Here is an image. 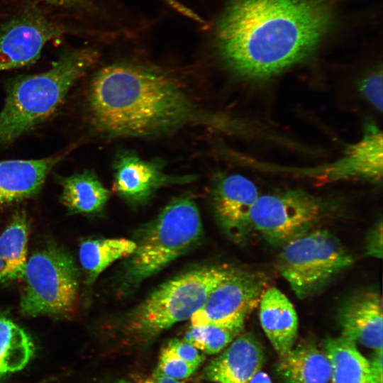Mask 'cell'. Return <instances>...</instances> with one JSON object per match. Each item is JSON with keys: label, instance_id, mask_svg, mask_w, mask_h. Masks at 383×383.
Returning a JSON list of instances; mask_svg holds the SVG:
<instances>
[{"label": "cell", "instance_id": "obj_31", "mask_svg": "<svg viewBox=\"0 0 383 383\" xmlns=\"http://www.w3.org/2000/svg\"><path fill=\"white\" fill-rule=\"evenodd\" d=\"M249 383H272V382L267 373L259 371Z\"/></svg>", "mask_w": 383, "mask_h": 383}, {"label": "cell", "instance_id": "obj_29", "mask_svg": "<svg viewBox=\"0 0 383 383\" xmlns=\"http://www.w3.org/2000/svg\"><path fill=\"white\" fill-rule=\"evenodd\" d=\"M367 255L381 258L382 256V224L380 221L367 236L366 244Z\"/></svg>", "mask_w": 383, "mask_h": 383}, {"label": "cell", "instance_id": "obj_23", "mask_svg": "<svg viewBox=\"0 0 383 383\" xmlns=\"http://www.w3.org/2000/svg\"><path fill=\"white\" fill-rule=\"evenodd\" d=\"M34 351L30 335L11 320L0 316V377L23 369Z\"/></svg>", "mask_w": 383, "mask_h": 383}, {"label": "cell", "instance_id": "obj_10", "mask_svg": "<svg viewBox=\"0 0 383 383\" xmlns=\"http://www.w3.org/2000/svg\"><path fill=\"white\" fill-rule=\"evenodd\" d=\"M38 9H28L0 28V71L35 62L50 41L70 32Z\"/></svg>", "mask_w": 383, "mask_h": 383}, {"label": "cell", "instance_id": "obj_16", "mask_svg": "<svg viewBox=\"0 0 383 383\" xmlns=\"http://www.w3.org/2000/svg\"><path fill=\"white\" fill-rule=\"evenodd\" d=\"M56 155L37 160L0 161V205L36 194L50 170L62 159Z\"/></svg>", "mask_w": 383, "mask_h": 383}, {"label": "cell", "instance_id": "obj_4", "mask_svg": "<svg viewBox=\"0 0 383 383\" xmlns=\"http://www.w3.org/2000/svg\"><path fill=\"white\" fill-rule=\"evenodd\" d=\"M203 227L199 209L189 197L172 200L141 233L126 266V278L136 284L158 273L197 244Z\"/></svg>", "mask_w": 383, "mask_h": 383}, {"label": "cell", "instance_id": "obj_24", "mask_svg": "<svg viewBox=\"0 0 383 383\" xmlns=\"http://www.w3.org/2000/svg\"><path fill=\"white\" fill-rule=\"evenodd\" d=\"M243 331V328L219 325L191 326L183 340L209 355L221 353Z\"/></svg>", "mask_w": 383, "mask_h": 383}, {"label": "cell", "instance_id": "obj_30", "mask_svg": "<svg viewBox=\"0 0 383 383\" xmlns=\"http://www.w3.org/2000/svg\"><path fill=\"white\" fill-rule=\"evenodd\" d=\"M144 383H182L177 379L155 372L151 377L148 378Z\"/></svg>", "mask_w": 383, "mask_h": 383}, {"label": "cell", "instance_id": "obj_5", "mask_svg": "<svg viewBox=\"0 0 383 383\" xmlns=\"http://www.w3.org/2000/svg\"><path fill=\"white\" fill-rule=\"evenodd\" d=\"M232 268L225 265L199 267L162 283L128 314V329L143 337H152L190 318Z\"/></svg>", "mask_w": 383, "mask_h": 383}, {"label": "cell", "instance_id": "obj_18", "mask_svg": "<svg viewBox=\"0 0 383 383\" xmlns=\"http://www.w3.org/2000/svg\"><path fill=\"white\" fill-rule=\"evenodd\" d=\"M324 353L331 363V383H382L355 343L343 336L330 338L325 342Z\"/></svg>", "mask_w": 383, "mask_h": 383}, {"label": "cell", "instance_id": "obj_25", "mask_svg": "<svg viewBox=\"0 0 383 383\" xmlns=\"http://www.w3.org/2000/svg\"><path fill=\"white\" fill-rule=\"evenodd\" d=\"M197 368L162 349L156 372L179 380L190 377Z\"/></svg>", "mask_w": 383, "mask_h": 383}, {"label": "cell", "instance_id": "obj_7", "mask_svg": "<svg viewBox=\"0 0 383 383\" xmlns=\"http://www.w3.org/2000/svg\"><path fill=\"white\" fill-rule=\"evenodd\" d=\"M353 262V257L336 237L326 230H315L284 243L277 264L296 295L304 299Z\"/></svg>", "mask_w": 383, "mask_h": 383}, {"label": "cell", "instance_id": "obj_21", "mask_svg": "<svg viewBox=\"0 0 383 383\" xmlns=\"http://www.w3.org/2000/svg\"><path fill=\"white\" fill-rule=\"evenodd\" d=\"M136 248V243L127 238H99L82 242L79 259L89 283L115 261L129 257Z\"/></svg>", "mask_w": 383, "mask_h": 383}, {"label": "cell", "instance_id": "obj_28", "mask_svg": "<svg viewBox=\"0 0 383 383\" xmlns=\"http://www.w3.org/2000/svg\"><path fill=\"white\" fill-rule=\"evenodd\" d=\"M46 7L69 12L77 11L87 8L91 0H35Z\"/></svg>", "mask_w": 383, "mask_h": 383}, {"label": "cell", "instance_id": "obj_12", "mask_svg": "<svg viewBox=\"0 0 383 383\" xmlns=\"http://www.w3.org/2000/svg\"><path fill=\"white\" fill-rule=\"evenodd\" d=\"M382 132L376 126H366L362 138L348 145L341 157L330 164L302 170H292L324 182L360 179L380 182L382 179Z\"/></svg>", "mask_w": 383, "mask_h": 383}, {"label": "cell", "instance_id": "obj_22", "mask_svg": "<svg viewBox=\"0 0 383 383\" xmlns=\"http://www.w3.org/2000/svg\"><path fill=\"white\" fill-rule=\"evenodd\" d=\"M28 230L23 214L16 215L0 235V258L4 269L2 282L23 278L27 262Z\"/></svg>", "mask_w": 383, "mask_h": 383}, {"label": "cell", "instance_id": "obj_33", "mask_svg": "<svg viewBox=\"0 0 383 383\" xmlns=\"http://www.w3.org/2000/svg\"><path fill=\"white\" fill-rule=\"evenodd\" d=\"M114 383H131V382L126 380H119V381L115 382Z\"/></svg>", "mask_w": 383, "mask_h": 383}, {"label": "cell", "instance_id": "obj_13", "mask_svg": "<svg viewBox=\"0 0 383 383\" xmlns=\"http://www.w3.org/2000/svg\"><path fill=\"white\" fill-rule=\"evenodd\" d=\"M260 194L256 185L238 174H223L216 179L212 206L219 223L229 235L240 239L251 230L250 213Z\"/></svg>", "mask_w": 383, "mask_h": 383}, {"label": "cell", "instance_id": "obj_9", "mask_svg": "<svg viewBox=\"0 0 383 383\" xmlns=\"http://www.w3.org/2000/svg\"><path fill=\"white\" fill-rule=\"evenodd\" d=\"M265 286L263 274L233 267L191 316L190 326L213 324L243 328L246 318L259 304Z\"/></svg>", "mask_w": 383, "mask_h": 383}, {"label": "cell", "instance_id": "obj_6", "mask_svg": "<svg viewBox=\"0 0 383 383\" xmlns=\"http://www.w3.org/2000/svg\"><path fill=\"white\" fill-rule=\"evenodd\" d=\"M23 278L20 309L24 315L65 316L76 310L79 272L64 250L50 246L33 253L27 260Z\"/></svg>", "mask_w": 383, "mask_h": 383}, {"label": "cell", "instance_id": "obj_20", "mask_svg": "<svg viewBox=\"0 0 383 383\" xmlns=\"http://www.w3.org/2000/svg\"><path fill=\"white\" fill-rule=\"evenodd\" d=\"M62 190L61 200L72 213L95 214L105 207L109 192L91 170L75 173L59 180Z\"/></svg>", "mask_w": 383, "mask_h": 383}, {"label": "cell", "instance_id": "obj_26", "mask_svg": "<svg viewBox=\"0 0 383 383\" xmlns=\"http://www.w3.org/2000/svg\"><path fill=\"white\" fill-rule=\"evenodd\" d=\"M382 72L376 71L362 79L359 91L374 108L382 111Z\"/></svg>", "mask_w": 383, "mask_h": 383}, {"label": "cell", "instance_id": "obj_14", "mask_svg": "<svg viewBox=\"0 0 383 383\" xmlns=\"http://www.w3.org/2000/svg\"><path fill=\"white\" fill-rule=\"evenodd\" d=\"M382 298L377 292H363L350 297L338 312L341 336L375 351L382 350Z\"/></svg>", "mask_w": 383, "mask_h": 383}, {"label": "cell", "instance_id": "obj_2", "mask_svg": "<svg viewBox=\"0 0 383 383\" xmlns=\"http://www.w3.org/2000/svg\"><path fill=\"white\" fill-rule=\"evenodd\" d=\"M91 121L111 138H146L200 126L225 130V118L208 111L167 72L115 63L94 77L88 94Z\"/></svg>", "mask_w": 383, "mask_h": 383}, {"label": "cell", "instance_id": "obj_32", "mask_svg": "<svg viewBox=\"0 0 383 383\" xmlns=\"http://www.w3.org/2000/svg\"><path fill=\"white\" fill-rule=\"evenodd\" d=\"M4 262H3V261H2V260H1V258H0V274H1V272H2V270H3V269H4Z\"/></svg>", "mask_w": 383, "mask_h": 383}, {"label": "cell", "instance_id": "obj_27", "mask_svg": "<svg viewBox=\"0 0 383 383\" xmlns=\"http://www.w3.org/2000/svg\"><path fill=\"white\" fill-rule=\"evenodd\" d=\"M162 349L197 367L204 360V355L199 350L183 339H172Z\"/></svg>", "mask_w": 383, "mask_h": 383}, {"label": "cell", "instance_id": "obj_3", "mask_svg": "<svg viewBox=\"0 0 383 383\" xmlns=\"http://www.w3.org/2000/svg\"><path fill=\"white\" fill-rule=\"evenodd\" d=\"M98 57L91 48L65 50L49 70L13 80L0 111V148L52 116Z\"/></svg>", "mask_w": 383, "mask_h": 383}, {"label": "cell", "instance_id": "obj_8", "mask_svg": "<svg viewBox=\"0 0 383 383\" xmlns=\"http://www.w3.org/2000/svg\"><path fill=\"white\" fill-rule=\"evenodd\" d=\"M327 206L301 189L260 195L251 211V228L271 243L284 244L309 231L324 216Z\"/></svg>", "mask_w": 383, "mask_h": 383}, {"label": "cell", "instance_id": "obj_17", "mask_svg": "<svg viewBox=\"0 0 383 383\" xmlns=\"http://www.w3.org/2000/svg\"><path fill=\"white\" fill-rule=\"evenodd\" d=\"M261 326L279 356L294 345L298 317L289 299L276 287L264 291L259 302Z\"/></svg>", "mask_w": 383, "mask_h": 383}, {"label": "cell", "instance_id": "obj_11", "mask_svg": "<svg viewBox=\"0 0 383 383\" xmlns=\"http://www.w3.org/2000/svg\"><path fill=\"white\" fill-rule=\"evenodd\" d=\"M113 170L114 191L133 205L145 203L163 187L186 184L196 178L192 174H168L161 160H145L129 150L116 154Z\"/></svg>", "mask_w": 383, "mask_h": 383}, {"label": "cell", "instance_id": "obj_15", "mask_svg": "<svg viewBox=\"0 0 383 383\" xmlns=\"http://www.w3.org/2000/svg\"><path fill=\"white\" fill-rule=\"evenodd\" d=\"M264 353L250 333L239 334L205 367V379L217 383H249L262 367Z\"/></svg>", "mask_w": 383, "mask_h": 383}, {"label": "cell", "instance_id": "obj_1", "mask_svg": "<svg viewBox=\"0 0 383 383\" xmlns=\"http://www.w3.org/2000/svg\"><path fill=\"white\" fill-rule=\"evenodd\" d=\"M328 0H232L216 28L218 54L235 74L270 78L304 59L325 34Z\"/></svg>", "mask_w": 383, "mask_h": 383}, {"label": "cell", "instance_id": "obj_19", "mask_svg": "<svg viewBox=\"0 0 383 383\" xmlns=\"http://www.w3.org/2000/svg\"><path fill=\"white\" fill-rule=\"evenodd\" d=\"M279 357L277 371L283 383L330 382L329 359L324 351L313 345H299Z\"/></svg>", "mask_w": 383, "mask_h": 383}]
</instances>
